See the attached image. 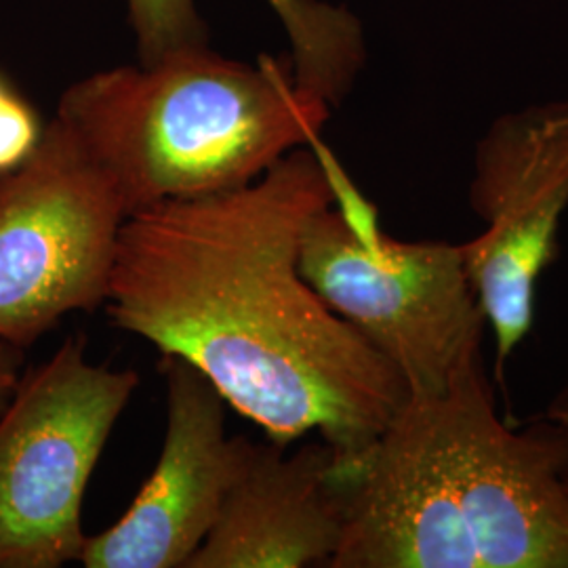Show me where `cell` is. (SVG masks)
<instances>
[{
  "label": "cell",
  "instance_id": "1",
  "mask_svg": "<svg viewBox=\"0 0 568 568\" xmlns=\"http://www.w3.org/2000/svg\"><path fill=\"white\" fill-rule=\"evenodd\" d=\"M333 203L318 140L241 187L133 211L103 307L199 368L270 440L318 434L345 457L384 432L408 387L300 270L305 224Z\"/></svg>",
  "mask_w": 568,
  "mask_h": 568
},
{
  "label": "cell",
  "instance_id": "2",
  "mask_svg": "<svg viewBox=\"0 0 568 568\" xmlns=\"http://www.w3.org/2000/svg\"><path fill=\"white\" fill-rule=\"evenodd\" d=\"M567 469L560 427L499 417L478 352L445 392L408 394L368 447L337 455L328 568H568Z\"/></svg>",
  "mask_w": 568,
  "mask_h": 568
},
{
  "label": "cell",
  "instance_id": "3",
  "mask_svg": "<svg viewBox=\"0 0 568 568\" xmlns=\"http://www.w3.org/2000/svg\"><path fill=\"white\" fill-rule=\"evenodd\" d=\"M65 122L140 211L241 187L321 140L331 108L291 61L227 60L209 47L95 72L63 91Z\"/></svg>",
  "mask_w": 568,
  "mask_h": 568
},
{
  "label": "cell",
  "instance_id": "4",
  "mask_svg": "<svg viewBox=\"0 0 568 568\" xmlns=\"http://www.w3.org/2000/svg\"><path fill=\"white\" fill-rule=\"evenodd\" d=\"M333 187L335 203L302 234L305 281L400 373L408 394L445 392L483 352L487 328L462 244L392 239L344 169Z\"/></svg>",
  "mask_w": 568,
  "mask_h": 568
},
{
  "label": "cell",
  "instance_id": "5",
  "mask_svg": "<svg viewBox=\"0 0 568 568\" xmlns=\"http://www.w3.org/2000/svg\"><path fill=\"white\" fill-rule=\"evenodd\" d=\"M138 386V371L91 363L84 335L20 377L0 415V568L81 560L82 499Z\"/></svg>",
  "mask_w": 568,
  "mask_h": 568
},
{
  "label": "cell",
  "instance_id": "6",
  "mask_svg": "<svg viewBox=\"0 0 568 568\" xmlns=\"http://www.w3.org/2000/svg\"><path fill=\"white\" fill-rule=\"evenodd\" d=\"M126 217L114 180L55 114L0 173V339L26 349L68 314L102 307Z\"/></svg>",
  "mask_w": 568,
  "mask_h": 568
},
{
  "label": "cell",
  "instance_id": "7",
  "mask_svg": "<svg viewBox=\"0 0 568 568\" xmlns=\"http://www.w3.org/2000/svg\"><path fill=\"white\" fill-rule=\"evenodd\" d=\"M469 204L480 236L462 243L467 276L495 337V373L535 323L537 284L558 257L568 209V100L499 116L476 145Z\"/></svg>",
  "mask_w": 568,
  "mask_h": 568
},
{
  "label": "cell",
  "instance_id": "8",
  "mask_svg": "<svg viewBox=\"0 0 568 568\" xmlns=\"http://www.w3.org/2000/svg\"><path fill=\"white\" fill-rule=\"evenodd\" d=\"M166 432L140 495L110 528L89 535L84 568H185L215 525L236 464L227 403L199 368L163 356Z\"/></svg>",
  "mask_w": 568,
  "mask_h": 568
},
{
  "label": "cell",
  "instance_id": "9",
  "mask_svg": "<svg viewBox=\"0 0 568 568\" xmlns=\"http://www.w3.org/2000/svg\"><path fill=\"white\" fill-rule=\"evenodd\" d=\"M335 462L321 438L288 453L236 436L217 520L185 568L328 567L342 539Z\"/></svg>",
  "mask_w": 568,
  "mask_h": 568
},
{
  "label": "cell",
  "instance_id": "10",
  "mask_svg": "<svg viewBox=\"0 0 568 568\" xmlns=\"http://www.w3.org/2000/svg\"><path fill=\"white\" fill-rule=\"evenodd\" d=\"M291 42V70L307 93L335 108L352 91L366 60L363 26L323 0H265Z\"/></svg>",
  "mask_w": 568,
  "mask_h": 568
},
{
  "label": "cell",
  "instance_id": "11",
  "mask_svg": "<svg viewBox=\"0 0 568 568\" xmlns=\"http://www.w3.org/2000/svg\"><path fill=\"white\" fill-rule=\"evenodd\" d=\"M126 9L140 63H156L175 53L209 47L196 0H126Z\"/></svg>",
  "mask_w": 568,
  "mask_h": 568
},
{
  "label": "cell",
  "instance_id": "12",
  "mask_svg": "<svg viewBox=\"0 0 568 568\" xmlns=\"http://www.w3.org/2000/svg\"><path fill=\"white\" fill-rule=\"evenodd\" d=\"M42 129L32 105L0 77V173L23 163L41 140Z\"/></svg>",
  "mask_w": 568,
  "mask_h": 568
},
{
  "label": "cell",
  "instance_id": "13",
  "mask_svg": "<svg viewBox=\"0 0 568 568\" xmlns=\"http://www.w3.org/2000/svg\"><path fill=\"white\" fill-rule=\"evenodd\" d=\"M23 349L0 339V405L11 396L20 382V366Z\"/></svg>",
  "mask_w": 568,
  "mask_h": 568
},
{
  "label": "cell",
  "instance_id": "14",
  "mask_svg": "<svg viewBox=\"0 0 568 568\" xmlns=\"http://www.w3.org/2000/svg\"><path fill=\"white\" fill-rule=\"evenodd\" d=\"M544 419L562 429V434H565V438H567L568 447V387L551 400V405L548 406Z\"/></svg>",
  "mask_w": 568,
  "mask_h": 568
},
{
  "label": "cell",
  "instance_id": "15",
  "mask_svg": "<svg viewBox=\"0 0 568 568\" xmlns=\"http://www.w3.org/2000/svg\"><path fill=\"white\" fill-rule=\"evenodd\" d=\"M567 488H568V474H567Z\"/></svg>",
  "mask_w": 568,
  "mask_h": 568
}]
</instances>
